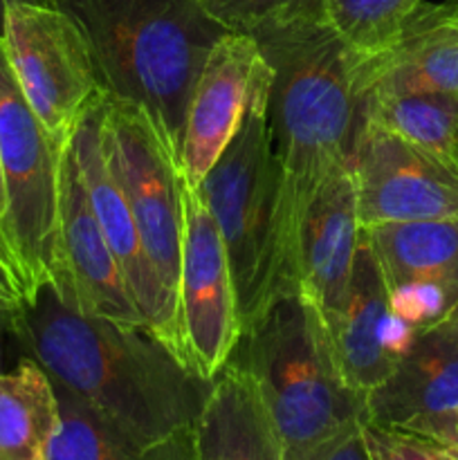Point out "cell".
Returning <instances> with one entry per match:
<instances>
[{
    "label": "cell",
    "instance_id": "6da1fadb",
    "mask_svg": "<svg viewBox=\"0 0 458 460\" xmlns=\"http://www.w3.org/2000/svg\"><path fill=\"white\" fill-rule=\"evenodd\" d=\"M13 341L54 386L139 445L196 429L211 394V380L193 373L148 328L76 313L52 286L18 310Z\"/></svg>",
    "mask_w": 458,
    "mask_h": 460
},
{
    "label": "cell",
    "instance_id": "7a4b0ae2",
    "mask_svg": "<svg viewBox=\"0 0 458 460\" xmlns=\"http://www.w3.org/2000/svg\"><path fill=\"white\" fill-rule=\"evenodd\" d=\"M251 36L272 67L268 124L277 166L278 272L287 295H296L305 214L328 175L348 160L359 54L328 18L265 27Z\"/></svg>",
    "mask_w": 458,
    "mask_h": 460
},
{
    "label": "cell",
    "instance_id": "3957f363",
    "mask_svg": "<svg viewBox=\"0 0 458 460\" xmlns=\"http://www.w3.org/2000/svg\"><path fill=\"white\" fill-rule=\"evenodd\" d=\"M106 93L151 112L180 148L193 85L227 34L200 0H67Z\"/></svg>",
    "mask_w": 458,
    "mask_h": 460
},
{
    "label": "cell",
    "instance_id": "277c9868",
    "mask_svg": "<svg viewBox=\"0 0 458 460\" xmlns=\"http://www.w3.org/2000/svg\"><path fill=\"white\" fill-rule=\"evenodd\" d=\"M229 362L254 377L286 460H317L366 420V398L346 385L321 314L299 295L242 331Z\"/></svg>",
    "mask_w": 458,
    "mask_h": 460
},
{
    "label": "cell",
    "instance_id": "5b68a950",
    "mask_svg": "<svg viewBox=\"0 0 458 460\" xmlns=\"http://www.w3.org/2000/svg\"><path fill=\"white\" fill-rule=\"evenodd\" d=\"M272 67L256 81L241 126L198 184L227 250L241 332L286 296L277 254V166L268 124Z\"/></svg>",
    "mask_w": 458,
    "mask_h": 460
},
{
    "label": "cell",
    "instance_id": "8992f818",
    "mask_svg": "<svg viewBox=\"0 0 458 460\" xmlns=\"http://www.w3.org/2000/svg\"><path fill=\"white\" fill-rule=\"evenodd\" d=\"M66 146L54 142L27 103L0 39V175L4 189L0 241L27 304L54 277L58 166Z\"/></svg>",
    "mask_w": 458,
    "mask_h": 460
},
{
    "label": "cell",
    "instance_id": "52a82bcc",
    "mask_svg": "<svg viewBox=\"0 0 458 460\" xmlns=\"http://www.w3.org/2000/svg\"><path fill=\"white\" fill-rule=\"evenodd\" d=\"M99 142L108 171L137 223L144 250L180 304L182 173L178 151L146 108L106 90L99 99Z\"/></svg>",
    "mask_w": 458,
    "mask_h": 460
},
{
    "label": "cell",
    "instance_id": "ba28073f",
    "mask_svg": "<svg viewBox=\"0 0 458 460\" xmlns=\"http://www.w3.org/2000/svg\"><path fill=\"white\" fill-rule=\"evenodd\" d=\"M3 40L27 103L66 146L103 94L84 30L67 9L12 3Z\"/></svg>",
    "mask_w": 458,
    "mask_h": 460
},
{
    "label": "cell",
    "instance_id": "9c48e42d",
    "mask_svg": "<svg viewBox=\"0 0 458 460\" xmlns=\"http://www.w3.org/2000/svg\"><path fill=\"white\" fill-rule=\"evenodd\" d=\"M362 227L458 218V171L391 133L357 108L348 151Z\"/></svg>",
    "mask_w": 458,
    "mask_h": 460
},
{
    "label": "cell",
    "instance_id": "30bf717a",
    "mask_svg": "<svg viewBox=\"0 0 458 460\" xmlns=\"http://www.w3.org/2000/svg\"><path fill=\"white\" fill-rule=\"evenodd\" d=\"M180 198V328L189 367L205 380H214L241 337L236 288L223 236L200 191L182 178Z\"/></svg>",
    "mask_w": 458,
    "mask_h": 460
},
{
    "label": "cell",
    "instance_id": "8fae6325",
    "mask_svg": "<svg viewBox=\"0 0 458 460\" xmlns=\"http://www.w3.org/2000/svg\"><path fill=\"white\" fill-rule=\"evenodd\" d=\"M48 286L76 313L126 328H146L94 216L70 142L58 166L57 265Z\"/></svg>",
    "mask_w": 458,
    "mask_h": 460
},
{
    "label": "cell",
    "instance_id": "7c38bea8",
    "mask_svg": "<svg viewBox=\"0 0 458 460\" xmlns=\"http://www.w3.org/2000/svg\"><path fill=\"white\" fill-rule=\"evenodd\" d=\"M70 144L75 148L76 164H79L81 178L88 189L94 216L101 225L103 236H106L108 247H110L126 283H128L135 304L142 310L146 328L189 367L182 328H180L178 299L166 290L160 274L153 268L151 259L144 250L137 223L128 209V202L103 160L101 142H99V103L81 121Z\"/></svg>",
    "mask_w": 458,
    "mask_h": 460
},
{
    "label": "cell",
    "instance_id": "4fadbf2b",
    "mask_svg": "<svg viewBox=\"0 0 458 460\" xmlns=\"http://www.w3.org/2000/svg\"><path fill=\"white\" fill-rule=\"evenodd\" d=\"M346 385L366 398L395 371L418 331L395 317L389 288L366 234H359L353 272L335 313L321 319Z\"/></svg>",
    "mask_w": 458,
    "mask_h": 460
},
{
    "label": "cell",
    "instance_id": "5bb4252c",
    "mask_svg": "<svg viewBox=\"0 0 458 460\" xmlns=\"http://www.w3.org/2000/svg\"><path fill=\"white\" fill-rule=\"evenodd\" d=\"M265 70L268 61L251 34L227 31L214 45L193 85L178 148L180 173L191 187L229 146Z\"/></svg>",
    "mask_w": 458,
    "mask_h": 460
},
{
    "label": "cell",
    "instance_id": "9a60e30c",
    "mask_svg": "<svg viewBox=\"0 0 458 460\" xmlns=\"http://www.w3.org/2000/svg\"><path fill=\"white\" fill-rule=\"evenodd\" d=\"M359 97L458 93V0L422 3L382 52L359 57Z\"/></svg>",
    "mask_w": 458,
    "mask_h": 460
},
{
    "label": "cell",
    "instance_id": "2e32d148",
    "mask_svg": "<svg viewBox=\"0 0 458 460\" xmlns=\"http://www.w3.org/2000/svg\"><path fill=\"white\" fill-rule=\"evenodd\" d=\"M458 409V326L445 317L420 328L395 371L366 395V420L409 431Z\"/></svg>",
    "mask_w": 458,
    "mask_h": 460
},
{
    "label": "cell",
    "instance_id": "e0dca14e",
    "mask_svg": "<svg viewBox=\"0 0 458 460\" xmlns=\"http://www.w3.org/2000/svg\"><path fill=\"white\" fill-rule=\"evenodd\" d=\"M359 234L357 189L344 162L321 184L301 227L296 295L308 301L321 319L335 313L344 296Z\"/></svg>",
    "mask_w": 458,
    "mask_h": 460
},
{
    "label": "cell",
    "instance_id": "ac0fdd59",
    "mask_svg": "<svg viewBox=\"0 0 458 460\" xmlns=\"http://www.w3.org/2000/svg\"><path fill=\"white\" fill-rule=\"evenodd\" d=\"M384 272L389 296L427 295L458 304V218L404 220L362 227Z\"/></svg>",
    "mask_w": 458,
    "mask_h": 460
},
{
    "label": "cell",
    "instance_id": "d6986e66",
    "mask_svg": "<svg viewBox=\"0 0 458 460\" xmlns=\"http://www.w3.org/2000/svg\"><path fill=\"white\" fill-rule=\"evenodd\" d=\"M198 460H286L254 377L227 362L196 425Z\"/></svg>",
    "mask_w": 458,
    "mask_h": 460
},
{
    "label": "cell",
    "instance_id": "ffe728a7",
    "mask_svg": "<svg viewBox=\"0 0 458 460\" xmlns=\"http://www.w3.org/2000/svg\"><path fill=\"white\" fill-rule=\"evenodd\" d=\"M57 427V391L34 359L0 373V460H48Z\"/></svg>",
    "mask_w": 458,
    "mask_h": 460
},
{
    "label": "cell",
    "instance_id": "44dd1931",
    "mask_svg": "<svg viewBox=\"0 0 458 460\" xmlns=\"http://www.w3.org/2000/svg\"><path fill=\"white\" fill-rule=\"evenodd\" d=\"M58 427L48 460H198L196 429L153 445H139L54 386Z\"/></svg>",
    "mask_w": 458,
    "mask_h": 460
},
{
    "label": "cell",
    "instance_id": "7402d4cb",
    "mask_svg": "<svg viewBox=\"0 0 458 460\" xmlns=\"http://www.w3.org/2000/svg\"><path fill=\"white\" fill-rule=\"evenodd\" d=\"M359 111L458 171V93L359 97Z\"/></svg>",
    "mask_w": 458,
    "mask_h": 460
},
{
    "label": "cell",
    "instance_id": "603a6c76",
    "mask_svg": "<svg viewBox=\"0 0 458 460\" xmlns=\"http://www.w3.org/2000/svg\"><path fill=\"white\" fill-rule=\"evenodd\" d=\"M425 0H328V21L359 54L382 52Z\"/></svg>",
    "mask_w": 458,
    "mask_h": 460
},
{
    "label": "cell",
    "instance_id": "cb8c5ba5",
    "mask_svg": "<svg viewBox=\"0 0 458 460\" xmlns=\"http://www.w3.org/2000/svg\"><path fill=\"white\" fill-rule=\"evenodd\" d=\"M200 4L225 30L241 34L305 18H328V0H200Z\"/></svg>",
    "mask_w": 458,
    "mask_h": 460
},
{
    "label": "cell",
    "instance_id": "d4e9b609",
    "mask_svg": "<svg viewBox=\"0 0 458 460\" xmlns=\"http://www.w3.org/2000/svg\"><path fill=\"white\" fill-rule=\"evenodd\" d=\"M364 445L371 460H440L438 449L425 438L364 420Z\"/></svg>",
    "mask_w": 458,
    "mask_h": 460
},
{
    "label": "cell",
    "instance_id": "484cf974",
    "mask_svg": "<svg viewBox=\"0 0 458 460\" xmlns=\"http://www.w3.org/2000/svg\"><path fill=\"white\" fill-rule=\"evenodd\" d=\"M27 304L25 292H22L21 281H18L13 265L4 252L3 241H0V308L3 310H21Z\"/></svg>",
    "mask_w": 458,
    "mask_h": 460
},
{
    "label": "cell",
    "instance_id": "4316f807",
    "mask_svg": "<svg viewBox=\"0 0 458 460\" xmlns=\"http://www.w3.org/2000/svg\"><path fill=\"white\" fill-rule=\"evenodd\" d=\"M317 460H371L368 458L366 445H364L362 427H359L355 434H350L346 440H341L339 445H335L330 452L319 456Z\"/></svg>",
    "mask_w": 458,
    "mask_h": 460
},
{
    "label": "cell",
    "instance_id": "83f0119b",
    "mask_svg": "<svg viewBox=\"0 0 458 460\" xmlns=\"http://www.w3.org/2000/svg\"><path fill=\"white\" fill-rule=\"evenodd\" d=\"M18 310L0 308V358H3V346L7 340H13V322H16ZM3 373V371H0Z\"/></svg>",
    "mask_w": 458,
    "mask_h": 460
},
{
    "label": "cell",
    "instance_id": "f1b7e54d",
    "mask_svg": "<svg viewBox=\"0 0 458 460\" xmlns=\"http://www.w3.org/2000/svg\"><path fill=\"white\" fill-rule=\"evenodd\" d=\"M12 3H30V4H45V7H66L67 0H7Z\"/></svg>",
    "mask_w": 458,
    "mask_h": 460
},
{
    "label": "cell",
    "instance_id": "f546056e",
    "mask_svg": "<svg viewBox=\"0 0 458 460\" xmlns=\"http://www.w3.org/2000/svg\"><path fill=\"white\" fill-rule=\"evenodd\" d=\"M7 0H0V39H4V22H7Z\"/></svg>",
    "mask_w": 458,
    "mask_h": 460
},
{
    "label": "cell",
    "instance_id": "4dcf8cb0",
    "mask_svg": "<svg viewBox=\"0 0 458 460\" xmlns=\"http://www.w3.org/2000/svg\"><path fill=\"white\" fill-rule=\"evenodd\" d=\"M4 214V189H3V175H0V218Z\"/></svg>",
    "mask_w": 458,
    "mask_h": 460
},
{
    "label": "cell",
    "instance_id": "1f68e13d",
    "mask_svg": "<svg viewBox=\"0 0 458 460\" xmlns=\"http://www.w3.org/2000/svg\"><path fill=\"white\" fill-rule=\"evenodd\" d=\"M434 447H436V445H434ZM436 449H438V456H440V460H458L456 456H452V454L443 452V449H440V447H436Z\"/></svg>",
    "mask_w": 458,
    "mask_h": 460
},
{
    "label": "cell",
    "instance_id": "d6a6232c",
    "mask_svg": "<svg viewBox=\"0 0 458 460\" xmlns=\"http://www.w3.org/2000/svg\"><path fill=\"white\" fill-rule=\"evenodd\" d=\"M449 314H452V317H454V322H456V326H458V304L454 305V310H452V313H449Z\"/></svg>",
    "mask_w": 458,
    "mask_h": 460
},
{
    "label": "cell",
    "instance_id": "836d02e7",
    "mask_svg": "<svg viewBox=\"0 0 458 460\" xmlns=\"http://www.w3.org/2000/svg\"><path fill=\"white\" fill-rule=\"evenodd\" d=\"M3 247H4V245H3Z\"/></svg>",
    "mask_w": 458,
    "mask_h": 460
}]
</instances>
